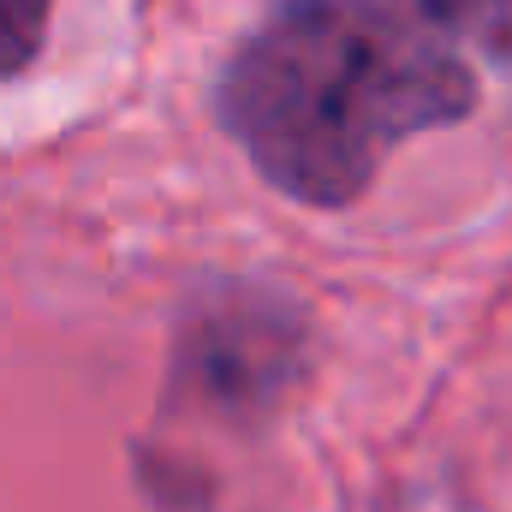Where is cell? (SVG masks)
<instances>
[{
    "instance_id": "cell-1",
    "label": "cell",
    "mask_w": 512,
    "mask_h": 512,
    "mask_svg": "<svg viewBox=\"0 0 512 512\" xmlns=\"http://www.w3.org/2000/svg\"><path fill=\"white\" fill-rule=\"evenodd\" d=\"M477 108V72L441 0H286L215 84L221 131L304 203H358L387 155Z\"/></svg>"
},
{
    "instance_id": "cell-2",
    "label": "cell",
    "mask_w": 512,
    "mask_h": 512,
    "mask_svg": "<svg viewBox=\"0 0 512 512\" xmlns=\"http://www.w3.org/2000/svg\"><path fill=\"white\" fill-rule=\"evenodd\" d=\"M179 370L197 393H209V405L251 417L298 376V316L262 292L215 298L179 340Z\"/></svg>"
},
{
    "instance_id": "cell-3",
    "label": "cell",
    "mask_w": 512,
    "mask_h": 512,
    "mask_svg": "<svg viewBox=\"0 0 512 512\" xmlns=\"http://www.w3.org/2000/svg\"><path fill=\"white\" fill-rule=\"evenodd\" d=\"M54 0H0V84L24 78L36 54L48 48Z\"/></svg>"
},
{
    "instance_id": "cell-4",
    "label": "cell",
    "mask_w": 512,
    "mask_h": 512,
    "mask_svg": "<svg viewBox=\"0 0 512 512\" xmlns=\"http://www.w3.org/2000/svg\"><path fill=\"white\" fill-rule=\"evenodd\" d=\"M441 12L459 30V42L512 66V0H441Z\"/></svg>"
}]
</instances>
